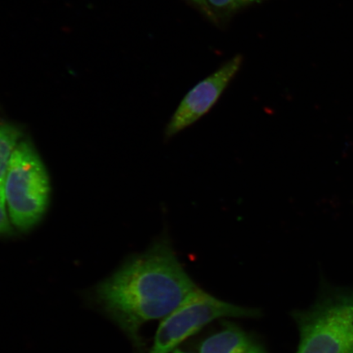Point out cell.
<instances>
[{
	"label": "cell",
	"instance_id": "obj_1",
	"mask_svg": "<svg viewBox=\"0 0 353 353\" xmlns=\"http://www.w3.org/2000/svg\"><path fill=\"white\" fill-rule=\"evenodd\" d=\"M201 290L164 236L95 285L88 296L141 348L140 331L145 324L164 319Z\"/></svg>",
	"mask_w": 353,
	"mask_h": 353
},
{
	"label": "cell",
	"instance_id": "obj_2",
	"mask_svg": "<svg viewBox=\"0 0 353 353\" xmlns=\"http://www.w3.org/2000/svg\"><path fill=\"white\" fill-rule=\"evenodd\" d=\"M8 214L14 228L28 232L41 222L50 199V182L32 143L21 140L13 152L3 183Z\"/></svg>",
	"mask_w": 353,
	"mask_h": 353
},
{
	"label": "cell",
	"instance_id": "obj_3",
	"mask_svg": "<svg viewBox=\"0 0 353 353\" xmlns=\"http://www.w3.org/2000/svg\"><path fill=\"white\" fill-rule=\"evenodd\" d=\"M294 316L298 353H353V294L325 300Z\"/></svg>",
	"mask_w": 353,
	"mask_h": 353
},
{
	"label": "cell",
	"instance_id": "obj_4",
	"mask_svg": "<svg viewBox=\"0 0 353 353\" xmlns=\"http://www.w3.org/2000/svg\"><path fill=\"white\" fill-rule=\"evenodd\" d=\"M259 315L257 309L235 305L201 290L195 297L162 319L148 353H173L181 343L215 320Z\"/></svg>",
	"mask_w": 353,
	"mask_h": 353
},
{
	"label": "cell",
	"instance_id": "obj_5",
	"mask_svg": "<svg viewBox=\"0 0 353 353\" xmlns=\"http://www.w3.org/2000/svg\"><path fill=\"white\" fill-rule=\"evenodd\" d=\"M243 57L238 54L203 79L181 101L165 128V138H173L200 120L217 103L220 96L240 70Z\"/></svg>",
	"mask_w": 353,
	"mask_h": 353
},
{
	"label": "cell",
	"instance_id": "obj_6",
	"mask_svg": "<svg viewBox=\"0 0 353 353\" xmlns=\"http://www.w3.org/2000/svg\"><path fill=\"white\" fill-rule=\"evenodd\" d=\"M199 353H267L250 335L234 325H228L201 343Z\"/></svg>",
	"mask_w": 353,
	"mask_h": 353
},
{
	"label": "cell",
	"instance_id": "obj_7",
	"mask_svg": "<svg viewBox=\"0 0 353 353\" xmlns=\"http://www.w3.org/2000/svg\"><path fill=\"white\" fill-rule=\"evenodd\" d=\"M21 139L19 128L10 123H0V184L4 183L12 154Z\"/></svg>",
	"mask_w": 353,
	"mask_h": 353
},
{
	"label": "cell",
	"instance_id": "obj_8",
	"mask_svg": "<svg viewBox=\"0 0 353 353\" xmlns=\"http://www.w3.org/2000/svg\"><path fill=\"white\" fill-rule=\"evenodd\" d=\"M14 231V227L8 214L3 184H0V236H8Z\"/></svg>",
	"mask_w": 353,
	"mask_h": 353
},
{
	"label": "cell",
	"instance_id": "obj_9",
	"mask_svg": "<svg viewBox=\"0 0 353 353\" xmlns=\"http://www.w3.org/2000/svg\"><path fill=\"white\" fill-rule=\"evenodd\" d=\"M261 0H207L211 10L213 8L223 12H232L248 4L257 3Z\"/></svg>",
	"mask_w": 353,
	"mask_h": 353
},
{
	"label": "cell",
	"instance_id": "obj_10",
	"mask_svg": "<svg viewBox=\"0 0 353 353\" xmlns=\"http://www.w3.org/2000/svg\"><path fill=\"white\" fill-rule=\"evenodd\" d=\"M191 1L195 4L200 10L205 13V14L210 17L212 20L215 19L214 12L211 10L207 0H191Z\"/></svg>",
	"mask_w": 353,
	"mask_h": 353
},
{
	"label": "cell",
	"instance_id": "obj_11",
	"mask_svg": "<svg viewBox=\"0 0 353 353\" xmlns=\"http://www.w3.org/2000/svg\"><path fill=\"white\" fill-rule=\"evenodd\" d=\"M173 353H188V352H183V351L179 350H176Z\"/></svg>",
	"mask_w": 353,
	"mask_h": 353
}]
</instances>
